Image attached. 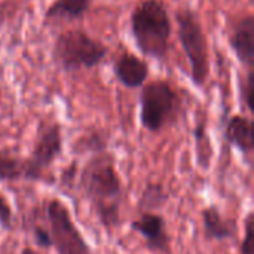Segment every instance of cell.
<instances>
[{
    "label": "cell",
    "mask_w": 254,
    "mask_h": 254,
    "mask_svg": "<svg viewBox=\"0 0 254 254\" xmlns=\"http://www.w3.org/2000/svg\"><path fill=\"white\" fill-rule=\"evenodd\" d=\"M77 189L103 228L110 231L119 226L124 190L112 153L101 150L88 159L80 170Z\"/></svg>",
    "instance_id": "cell-1"
},
{
    "label": "cell",
    "mask_w": 254,
    "mask_h": 254,
    "mask_svg": "<svg viewBox=\"0 0 254 254\" xmlns=\"http://www.w3.org/2000/svg\"><path fill=\"white\" fill-rule=\"evenodd\" d=\"M131 33L138 51L149 58L164 60L173 31L170 13L162 0H143L131 12Z\"/></svg>",
    "instance_id": "cell-2"
},
{
    "label": "cell",
    "mask_w": 254,
    "mask_h": 254,
    "mask_svg": "<svg viewBox=\"0 0 254 254\" xmlns=\"http://www.w3.org/2000/svg\"><path fill=\"white\" fill-rule=\"evenodd\" d=\"M109 54V48L91 37L85 30L71 28L60 33L52 46L54 63L65 73L97 67Z\"/></svg>",
    "instance_id": "cell-3"
},
{
    "label": "cell",
    "mask_w": 254,
    "mask_h": 254,
    "mask_svg": "<svg viewBox=\"0 0 254 254\" xmlns=\"http://www.w3.org/2000/svg\"><path fill=\"white\" fill-rule=\"evenodd\" d=\"M182 110V98L164 79L143 85L140 94V122L149 132H159L176 122Z\"/></svg>",
    "instance_id": "cell-4"
},
{
    "label": "cell",
    "mask_w": 254,
    "mask_h": 254,
    "mask_svg": "<svg viewBox=\"0 0 254 254\" xmlns=\"http://www.w3.org/2000/svg\"><path fill=\"white\" fill-rule=\"evenodd\" d=\"M179 39L190 65V77L195 86L202 88L210 76V46L201 21L190 7L176 12Z\"/></svg>",
    "instance_id": "cell-5"
},
{
    "label": "cell",
    "mask_w": 254,
    "mask_h": 254,
    "mask_svg": "<svg viewBox=\"0 0 254 254\" xmlns=\"http://www.w3.org/2000/svg\"><path fill=\"white\" fill-rule=\"evenodd\" d=\"M45 216L48 222V232L51 246L57 254H92L86 240L73 222V217L57 198H52L45 205Z\"/></svg>",
    "instance_id": "cell-6"
},
{
    "label": "cell",
    "mask_w": 254,
    "mask_h": 254,
    "mask_svg": "<svg viewBox=\"0 0 254 254\" xmlns=\"http://www.w3.org/2000/svg\"><path fill=\"white\" fill-rule=\"evenodd\" d=\"M63 153V128L57 121H42L37 127L31 155L28 156L39 173H45Z\"/></svg>",
    "instance_id": "cell-7"
},
{
    "label": "cell",
    "mask_w": 254,
    "mask_h": 254,
    "mask_svg": "<svg viewBox=\"0 0 254 254\" xmlns=\"http://www.w3.org/2000/svg\"><path fill=\"white\" fill-rule=\"evenodd\" d=\"M129 228L144 240L149 252L171 254V237L167 231V222L162 214L155 211L141 213L138 219L129 223Z\"/></svg>",
    "instance_id": "cell-8"
},
{
    "label": "cell",
    "mask_w": 254,
    "mask_h": 254,
    "mask_svg": "<svg viewBox=\"0 0 254 254\" xmlns=\"http://www.w3.org/2000/svg\"><path fill=\"white\" fill-rule=\"evenodd\" d=\"M43 174L39 173L30 158H22L7 149H0V183L40 182Z\"/></svg>",
    "instance_id": "cell-9"
},
{
    "label": "cell",
    "mask_w": 254,
    "mask_h": 254,
    "mask_svg": "<svg viewBox=\"0 0 254 254\" xmlns=\"http://www.w3.org/2000/svg\"><path fill=\"white\" fill-rule=\"evenodd\" d=\"M113 73L122 86L135 89L146 83L149 77V64L137 55L124 51L113 61Z\"/></svg>",
    "instance_id": "cell-10"
},
{
    "label": "cell",
    "mask_w": 254,
    "mask_h": 254,
    "mask_svg": "<svg viewBox=\"0 0 254 254\" xmlns=\"http://www.w3.org/2000/svg\"><path fill=\"white\" fill-rule=\"evenodd\" d=\"M231 49L234 51L238 61L249 68L254 64V16L249 13L243 16L232 28L229 37Z\"/></svg>",
    "instance_id": "cell-11"
},
{
    "label": "cell",
    "mask_w": 254,
    "mask_h": 254,
    "mask_svg": "<svg viewBox=\"0 0 254 254\" xmlns=\"http://www.w3.org/2000/svg\"><path fill=\"white\" fill-rule=\"evenodd\" d=\"M202 229L204 237L207 241H228L232 240L237 234V223L235 220L225 219L222 211L216 205L205 207L201 211Z\"/></svg>",
    "instance_id": "cell-12"
},
{
    "label": "cell",
    "mask_w": 254,
    "mask_h": 254,
    "mask_svg": "<svg viewBox=\"0 0 254 254\" xmlns=\"http://www.w3.org/2000/svg\"><path fill=\"white\" fill-rule=\"evenodd\" d=\"M225 140L243 155H252L254 149L253 121L244 115H234L225 124Z\"/></svg>",
    "instance_id": "cell-13"
},
{
    "label": "cell",
    "mask_w": 254,
    "mask_h": 254,
    "mask_svg": "<svg viewBox=\"0 0 254 254\" xmlns=\"http://www.w3.org/2000/svg\"><path fill=\"white\" fill-rule=\"evenodd\" d=\"M92 6V0H54L45 12L46 21H76L83 18Z\"/></svg>",
    "instance_id": "cell-14"
},
{
    "label": "cell",
    "mask_w": 254,
    "mask_h": 254,
    "mask_svg": "<svg viewBox=\"0 0 254 254\" xmlns=\"http://www.w3.org/2000/svg\"><path fill=\"white\" fill-rule=\"evenodd\" d=\"M168 199H170V195L161 183L149 182L143 188L137 207L141 213L155 211V210H161L168 202Z\"/></svg>",
    "instance_id": "cell-15"
},
{
    "label": "cell",
    "mask_w": 254,
    "mask_h": 254,
    "mask_svg": "<svg viewBox=\"0 0 254 254\" xmlns=\"http://www.w3.org/2000/svg\"><path fill=\"white\" fill-rule=\"evenodd\" d=\"M193 137H195V143H196V161H198V164H199V167L202 170H208L213 150H211L208 134L205 131L204 124H199L193 129Z\"/></svg>",
    "instance_id": "cell-16"
},
{
    "label": "cell",
    "mask_w": 254,
    "mask_h": 254,
    "mask_svg": "<svg viewBox=\"0 0 254 254\" xmlns=\"http://www.w3.org/2000/svg\"><path fill=\"white\" fill-rule=\"evenodd\" d=\"M254 70L253 68H249L247 70V76L241 85V95H243V101H244V106L247 107V110L250 113H253V88H254Z\"/></svg>",
    "instance_id": "cell-17"
},
{
    "label": "cell",
    "mask_w": 254,
    "mask_h": 254,
    "mask_svg": "<svg viewBox=\"0 0 254 254\" xmlns=\"http://www.w3.org/2000/svg\"><path fill=\"white\" fill-rule=\"evenodd\" d=\"M0 228L3 231H12V228H13L12 207H10L9 201L6 199V196H3L1 193H0Z\"/></svg>",
    "instance_id": "cell-18"
},
{
    "label": "cell",
    "mask_w": 254,
    "mask_h": 254,
    "mask_svg": "<svg viewBox=\"0 0 254 254\" xmlns=\"http://www.w3.org/2000/svg\"><path fill=\"white\" fill-rule=\"evenodd\" d=\"M252 237H253V213L250 211L244 220V238L240 249L241 254H254Z\"/></svg>",
    "instance_id": "cell-19"
},
{
    "label": "cell",
    "mask_w": 254,
    "mask_h": 254,
    "mask_svg": "<svg viewBox=\"0 0 254 254\" xmlns=\"http://www.w3.org/2000/svg\"><path fill=\"white\" fill-rule=\"evenodd\" d=\"M31 235H33L34 244L39 246L40 249H52V246H51V237H49L48 229H43L42 226H33Z\"/></svg>",
    "instance_id": "cell-20"
},
{
    "label": "cell",
    "mask_w": 254,
    "mask_h": 254,
    "mask_svg": "<svg viewBox=\"0 0 254 254\" xmlns=\"http://www.w3.org/2000/svg\"><path fill=\"white\" fill-rule=\"evenodd\" d=\"M76 174H77V164L73 161L61 174V185L63 188H73L76 182Z\"/></svg>",
    "instance_id": "cell-21"
},
{
    "label": "cell",
    "mask_w": 254,
    "mask_h": 254,
    "mask_svg": "<svg viewBox=\"0 0 254 254\" xmlns=\"http://www.w3.org/2000/svg\"><path fill=\"white\" fill-rule=\"evenodd\" d=\"M21 254H39L36 250H33V249H30V247H24L22 250H21Z\"/></svg>",
    "instance_id": "cell-22"
}]
</instances>
